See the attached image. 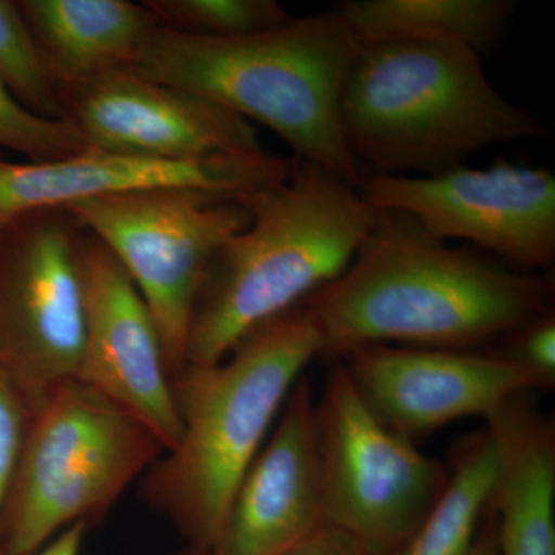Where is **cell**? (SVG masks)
<instances>
[{
    "instance_id": "8",
    "label": "cell",
    "mask_w": 555,
    "mask_h": 555,
    "mask_svg": "<svg viewBox=\"0 0 555 555\" xmlns=\"http://www.w3.org/2000/svg\"><path fill=\"white\" fill-rule=\"evenodd\" d=\"M326 525L396 555L448 483L449 466L372 414L338 361L317 400Z\"/></svg>"
},
{
    "instance_id": "27",
    "label": "cell",
    "mask_w": 555,
    "mask_h": 555,
    "mask_svg": "<svg viewBox=\"0 0 555 555\" xmlns=\"http://www.w3.org/2000/svg\"><path fill=\"white\" fill-rule=\"evenodd\" d=\"M467 555H499V553H496L495 525L491 506H489L488 514H486L483 525H481L476 542H474Z\"/></svg>"
},
{
    "instance_id": "25",
    "label": "cell",
    "mask_w": 555,
    "mask_h": 555,
    "mask_svg": "<svg viewBox=\"0 0 555 555\" xmlns=\"http://www.w3.org/2000/svg\"><path fill=\"white\" fill-rule=\"evenodd\" d=\"M281 555H379L356 537L334 526H323L305 542Z\"/></svg>"
},
{
    "instance_id": "3",
    "label": "cell",
    "mask_w": 555,
    "mask_h": 555,
    "mask_svg": "<svg viewBox=\"0 0 555 555\" xmlns=\"http://www.w3.org/2000/svg\"><path fill=\"white\" fill-rule=\"evenodd\" d=\"M361 50L356 33L332 10L233 39L159 25L126 69L261 124L284 141L292 158L360 188L363 177L343 141L339 105Z\"/></svg>"
},
{
    "instance_id": "22",
    "label": "cell",
    "mask_w": 555,
    "mask_h": 555,
    "mask_svg": "<svg viewBox=\"0 0 555 555\" xmlns=\"http://www.w3.org/2000/svg\"><path fill=\"white\" fill-rule=\"evenodd\" d=\"M0 149L21 153L30 159L28 163H51L91 147L69 120L36 115L0 79Z\"/></svg>"
},
{
    "instance_id": "24",
    "label": "cell",
    "mask_w": 555,
    "mask_h": 555,
    "mask_svg": "<svg viewBox=\"0 0 555 555\" xmlns=\"http://www.w3.org/2000/svg\"><path fill=\"white\" fill-rule=\"evenodd\" d=\"M31 408L20 390L0 372V517L9 496Z\"/></svg>"
},
{
    "instance_id": "18",
    "label": "cell",
    "mask_w": 555,
    "mask_h": 555,
    "mask_svg": "<svg viewBox=\"0 0 555 555\" xmlns=\"http://www.w3.org/2000/svg\"><path fill=\"white\" fill-rule=\"evenodd\" d=\"M516 10L513 0H346L334 9L363 47L454 43L480 54L499 46Z\"/></svg>"
},
{
    "instance_id": "28",
    "label": "cell",
    "mask_w": 555,
    "mask_h": 555,
    "mask_svg": "<svg viewBox=\"0 0 555 555\" xmlns=\"http://www.w3.org/2000/svg\"><path fill=\"white\" fill-rule=\"evenodd\" d=\"M177 555H210L208 554L207 550H201V547L195 546H188L184 551H181V553H178Z\"/></svg>"
},
{
    "instance_id": "26",
    "label": "cell",
    "mask_w": 555,
    "mask_h": 555,
    "mask_svg": "<svg viewBox=\"0 0 555 555\" xmlns=\"http://www.w3.org/2000/svg\"><path fill=\"white\" fill-rule=\"evenodd\" d=\"M90 531L89 526L75 525L72 528L65 529L60 535L54 537L51 542L43 545L38 551H33L30 554L20 555H80L82 554L83 540H86L87 532ZM0 555H16L9 554L0 550Z\"/></svg>"
},
{
    "instance_id": "6",
    "label": "cell",
    "mask_w": 555,
    "mask_h": 555,
    "mask_svg": "<svg viewBox=\"0 0 555 555\" xmlns=\"http://www.w3.org/2000/svg\"><path fill=\"white\" fill-rule=\"evenodd\" d=\"M166 452L127 409L78 378L33 409L2 517L0 550L30 554L75 525L101 524Z\"/></svg>"
},
{
    "instance_id": "21",
    "label": "cell",
    "mask_w": 555,
    "mask_h": 555,
    "mask_svg": "<svg viewBox=\"0 0 555 555\" xmlns=\"http://www.w3.org/2000/svg\"><path fill=\"white\" fill-rule=\"evenodd\" d=\"M0 79L36 115L64 119L60 90L51 79L20 3L11 0H0Z\"/></svg>"
},
{
    "instance_id": "7",
    "label": "cell",
    "mask_w": 555,
    "mask_h": 555,
    "mask_svg": "<svg viewBox=\"0 0 555 555\" xmlns=\"http://www.w3.org/2000/svg\"><path fill=\"white\" fill-rule=\"evenodd\" d=\"M129 273L152 313L170 378L188 364L193 310L219 248L247 228L236 196L150 189L65 207Z\"/></svg>"
},
{
    "instance_id": "4",
    "label": "cell",
    "mask_w": 555,
    "mask_h": 555,
    "mask_svg": "<svg viewBox=\"0 0 555 555\" xmlns=\"http://www.w3.org/2000/svg\"><path fill=\"white\" fill-rule=\"evenodd\" d=\"M240 199L250 222L207 270L190 323V364L224 360L251 332L337 280L375 221L356 184L295 158L280 184Z\"/></svg>"
},
{
    "instance_id": "1",
    "label": "cell",
    "mask_w": 555,
    "mask_h": 555,
    "mask_svg": "<svg viewBox=\"0 0 555 555\" xmlns=\"http://www.w3.org/2000/svg\"><path fill=\"white\" fill-rule=\"evenodd\" d=\"M554 291V272H520L449 246L406 214L375 210L345 272L299 308L331 360L369 345L485 350L553 310Z\"/></svg>"
},
{
    "instance_id": "19",
    "label": "cell",
    "mask_w": 555,
    "mask_h": 555,
    "mask_svg": "<svg viewBox=\"0 0 555 555\" xmlns=\"http://www.w3.org/2000/svg\"><path fill=\"white\" fill-rule=\"evenodd\" d=\"M449 478L429 513L396 555H467L491 506L496 452L486 427L455 441Z\"/></svg>"
},
{
    "instance_id": "9",
    "label": "cell",
    "mask_w": 555,
    "mask_h": 555,
    "mask_svg": "<svg viewBox=\"0 0 555 555\" xmlns=\"http://www.w3.org/2000/svg\"><path fill=\"white\" fill-rule=\"evenodd\" d=\"M83 233L65 207L27 211L0 228V372L31 411L78 378Z\"/></svg>"
},
{
    "instance_id": "2",
    "label": "cell",
    "mask_w": 555,
    "mask_h": 555,
    "mask_svg": "<svg viewBox=\"0 0 555 555\" xmlns=\"http://www.w3.org/2000/svg\"><path fill=\"white\" fill-rule=\"evenodd\" d=\"M321 352L298 306L251 332L224 360L188 363L171 378L181 436L142 476L141 499L189 546H211L292 387Z\"/></svg>"
},
{
    "instance_id": "23",
    "label": "cell",
    "mask_w": 555,
    "mask_h": 555,
    "mask_svg": "<svg viewBox=\"0 0 555 555\" xmlns=\"http://www.w3.org/2000/svg\"><path fill=\"white\" fill-rule=\"evenodd\" d=\"M486 350L520 369L534 383L537 392L555 387V310L532 318Z\"/></svg>"
},
{
    "instance_id": "10",
    "label": "cell",
    "mask_w": 555,
    "mask_h": 555,
    "mask_svg": "<svg viewBox=\"0 0 555 555\" xmlns=\"http://www.w3.org/2000/svg\"><path fill=\"white\" fill-rule=\"evenodd\" d=\"M374 210L416 219L436 238L462 240L528 273L554 272L555 177L546 167L495 160L433 177H364Z\"/></svg>"
},
{
    "instance_id": "5",
    "label": "cell",
    "mask_w": 555,
    "mask_h": 555,
    "mask_svg": "<svg viewBox=\"0 0 555 555\" xmlns=\"http://www.w3.org/2000/svg\"><path fill=\"white\" fill-rule=\"evenodd\" d=\"M339 129L363 178L433 177L481 150L550 134L492 86L480 53L427 42L363 47L343 91Z\"/></svg>"
},
{
    "instance_id": "14",
    "label": "cell",
    "mask_w": 555,
    "mask_h": 555,
    "mask_svg": "<svg viewBox=\"0 0 555 555\" xmlns=\"http://www.w3.org/2000/svg\"><path fill=\"white\" fill-rule=\"evenodd\" d=\"M323 526L317 398L308 377H301L236 486L207 551L210 555H281Z\"/></svg>"
},
{
    "instance_id": "12",
    "label": "cell",
    "mask_w": 555,
    "mask_h": 555,
    "mask_svg": "<svg viewBox=\"0 0 555 555\" xmlns=\"http://www.w3.org/2000/svg\"><path fill=\"white\" fill-rule=\"evenodd\" d=\"M383 425L414 441L460 420L488 418L537 392L520 369L491 350L369 345L334 358Z\"/></svg>"
},
{
    "instance_id": "20",
    "label": "cell",
    "mask_w": 555,
    "mask_h": 555,
    "mask_svg": "<svg viewBox=\"0 0 555 555\" xmlns=\"http://www.w3.org/2000/svg\"><path fill=\"white\" fill-rule=\"evenodd\" d=\"M160 27L199 38L233 39L273 30L294 20L276 0H147Z\"/></svg>"
},
{
    "instance_id": "13",
    "label": "cell",
    "mask_w": 555,
    "mask_h": 555,
    "mask_svg": "<svg viewBox=\"0 0 555 555\" xmlns=\"http://www.w3.org/2000/svg\"><path fill=\"white\" fill-rule=\"evenodd\" d=\"M79 269L86 326L78 379L141 420L169 451L181 423L152 313L118 259L87 230Z\"/></svg>"
},
{
    "instance_id": "15",
    "label": "cell",
    "mask_w": 555,
    "mask_h": 555,
    "mask_svg": "<svg viewBox=\"0 0 555 555\" xmlns=\"http://www.w3.org/2000/svg\"><path fill=\"white\" fill-rule=\"evenodd\" d=\"M291 167L292 158L266 150L198 163H164L96 149L51 163L0 158V228L27 211L138 190L195 189L241 198L280 184Z\"/></svg>"
},
{
    "instance_id": "17",
    "label": "cell",
    "mask_w": 555,
    "mask_h": 555,
    "mask_svg": "<svg viewBox=\"0 0 555 555\" xmlns=\"http://www.w3.org/2000/svg\"><path fill=\"white\" fill-rule=\"evenodd\" d=\"M51 79L62 96L127 68L159 27L144 3L129 0H20Z\"/></svg>"
},
{
    "instance_id": "11",
    "label": "cell",
    "mask_w": 555,
    "mask_h": 555,
    "mask_svg": "<svg viewBox=\"0 0 555 555\" xmlns=\"http://www.w3.org/2000/svg\"><path fill=\"white\" fill-rule=\"evenodd\" d=\"M91 149L164 163L262 152L254 124L192 91L113 69L62 96Z\"/></svg>"
},
{
    "instance_id": "16",
    "label": "cell",
    "mask_w": 555,
    "mask_h": 555,
    "mask_svg": "<svg viewBox=\"0 0 555 555\" xmlns=\"http://www.w3.org/2000/svg\"><path fill=\"white\" fill-rule=\"evenodd\" d=\"M521 393L485 420L496 452L499 555H555V420Z\"/></svg>"
}]
</instances>
